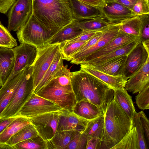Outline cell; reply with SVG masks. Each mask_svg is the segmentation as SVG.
<instances>
[{"label": "cell", "instance_id": "obj_53", "mask_svg": "<svg viewBox=\"0 0 149 149\" xmlns=\"http://www.w3.org/2000/svg\"><path fill=\"white\" fill-rule=\"evenodd\" d=\"M109 0H104L105 1H109Z\"/></svg>", "mask_w": 149, "mask_h": 149}, {"label": "cell", "instance_id": "obj_24", "mask_svg": "<svg viewBox=\"0 0 149 149\" xmlns=\"http://www.w3.org/2000/svg\"><path fill=\"white\" fill-rule=\"evenodd\" d=\"M73 130L57 131L53 137L46 141L47 149H66L68 144L78 133Z\"/></svg>", "mask_w": 149, "mask_h": 149}, {"label": "cell", "instance_id": "obj_20", "mask_svg": "<svg viewBox=\"0 0 149 149\" xmlns=\"http://www.w3.org/2000/svg\"><path fill=\"white\" fill-rule=\"evenodd\" d=\"M15 56L12 49L0 47V87L5 83L13 70Z\"/></svg>", "mask_w": 149, "mask_h": 149}, {"label": "cell", "instance_id": "obj_26", "mask_svg": "<svg viewBox=\"0 0 149 149\" xmlns=\"http://www.w3.org/2000/svg\"><path fill=\"white\" fill-rule=\"evenodd\" d=\"M140 40V37H139L134 40L106 55L96 59L81 64L88 65H97L120 56L127 55L139 42Z\"/></svg>", "mask_w": 149, "mask_h": 149}, {"label": "cell", "instance_id": "obj_8", "mask_svg": "<svg viewBox=\"0 0 149 149\" xmlns=\"http://www.w3.org/2000/svg\"><path fill=\"white\" fill-rule=\"evenodd\" d=\"M63 109L54 102L32 93L25 103L17 116L29 118Z\"/></svg>", "mask_w": 149, "mask_h": 149}, {"label": "cell", "instance_id": "obj_51", "mask_svg": "<svg viewBox=\"0 0 149 149\" xmlns=\"http://www.w3.org/2000/svg\"><path fill=\"white\" fill-rule=\"evenodd\" d=\"M0 47H5L12 49V47L8 43L0 38Z\"/></svg>", "mask_w": 149, "mask_h": 149}, {"label": "cell", "instance_id": "obj_27", "mask_svg": "<svg viewBox=\"0 0 149 149\" xmlns=\"http://www.w3.org/2000/svg\"><path fill=\"white\" fill-rule=\"evenodd\" d=\"M113 90L114 97L121 108L129 118L132 119L134 113L136 111L132 97L124 88Z\"/></svg>", "mask_w": 149, "mask_h": 149}, {"label": "cell", "instance_id": "obj_4", "mask_svg": "<svg viewBox=\"0 0 149 149\" xmlns=\"http://www.w3.org/2000/svg\"><path fill=\"white\" fill-rule=\"evenodd\" d=\"M71 72L63 65L49 81L36 93L64 110L72 111L77 103L71 82Z\"/></svg>", "mask_w": 149, "mask_h": 149}, {"label": "cell", "instance_id": "obj_50", "mask_svg": "<svg viewBox=\"0 0 149 149\" xmlns=\"http://www.w3.org/2000/svg\"><path fill=\"white\" fill-rule=\"evenodd\" d=\"M85 3L99 7H101L104 5V0H78Z\"/></svg>", "mask_w": 149, "mask_h": 149}, {"label": "cell", "instance_id": "obj_47", "mask_svg": "<svg viewBox=\"0 0 149 149\" xmlns=\"http://www.w3.org/2000/svg\"><path fill=\"white\" fill-rule=\"evenodd\" d=\"M100 139L95 137H87L86 149H100Z\"/></svg>", "mask_w": 149, "mask_h": 149}, {"label": "cell", "instance_id": "obj_33", "mask_svg": "<svg viewBox=\"0 0 149 149\" xmlns=\"http://www.w3.org/2000/svg\"><path fill=\"white\" fill-rule=\"evenodd\" d=\"M140 17L136 16L121 23L119 30L127 34L140 37Z\"/></svg>", "mask_w": 149, "mask_h": 149}, {"label": "cell", "instance_id": "obj_29", "mask_svg": "<svg viewBox=\"0 0 149 149\" xmlns=\"http://www.w3.org/2000/svg\"><path fill=\"white\" fill-rule=\"evenodd\" d=\"M74 22L76 25L82 31H102L111 24L102 17L82 21L74 20Z\"/></svg>", "mask_w": 149, "mask_h": 149}, {"label": "cell", "instance_id": "obj_52", "mask_svg": "<svg viewBox=\"0 0 149 149\" xmlns=\"http://www.w3.org/2000/svg\"><path fill=\"white\" fill-rule=\"evenodd\" d=\"M0 149H13L12 146H10L6 143H0Z\"/></svg>", "mask_w": 149, "mask_h": 149}, {"label": "cell", "instance_id": "obj_14", "mask_svg": "<svg viewBox=\"0 0 149 149\" xmlns=\"http://www.w3.org/2000/svg\"><path fill=\"white\" fill-rule=\"evenodd\" d=\"M101 10L102 17L110 24L122 23L136 16L129 9L111 0L105 1Z\"/></svg>", "mask_w": 149, "mask_h": 149}, {"label": "cell", "instance_id": "obj_42", "mask_svg": "<svg viewBox=\"0 0 149 149\" xmlns=\"http://www.w3.org/2000/svg\"><path fill=\"white\" fill-rule=\"evenodd\" d=\"M0 38L9 44L12 48L17 46L16 40L11 34L7 28L0 21Z\"/></svg>", "mask_w": 149, "mask_h": 149}, {"label": "cell", "instance_id": "obj_39", "mask_svg": "<svg viewBox=\"0 0 149 149\" xmlns=\"http://www.w3.org/2000/svg\"><path fill=\"white\" fill-rule=\"evenodd\" d=\"M87 137L83 133H79L72 139L66 149H86Z\"/></svg>", "mask_w": 149, "mask_h": 149}, {"label": "cell", "instance_id": "obj_5", "mask_svg": "<svg viewBox=\"0 0 149 149\" xmlns=\"http://www.w3.org/2000/svg\"><path fill=\"white\" fill-rule=\"evenodd\" d=\"M16 34L20 44L25 42L31 44L37 48L47 44L51 38L47 29L33 13L26 23L17 31Z\"/></svg>", "mask_w": 149, "mask_h": 149}, {"label": "cell", "instance_id": "obj_46", "mask_svg": "<svg viewBox=\"0 0 149 149\" xmlns=\"http://www.w3.org/2000/svg\"><path fill=\"white\" fill-rule=\"evenodd\" d=\"M16 0H0V13L6 14Z\"/></svg>", "mask_w": 149, "mask_h": 149}, {"label": "cell", "instance_id": "obj_35", "mask_svg": "<svg viewBox=\"0 0 149 149\" xmlns=\"http://www.w3.org/2000/svg\"><path fill=\"white\" fill-rule=\"evenodd\" d=\"M111 149H137L136 129L133 126L121 140Z\"/></svg>", "mask_w": 149, "mask_h": 149}, {"label": "cell", "instance_id": "obj_36", "mask_svg": "<svg viewBox=\"0 0 149 149\" xmlns=\"http://www.w3.org/2000/svg\"><path fill=\"white\" fill-rule=\"evenodd\" d=\"M132 120L133 127H135L137 139V149H148L144 131L139 116L135 111L133 114Z\"/></svg>", "mask_w": 149, "mask_h": 149}, {"label": "cell", "instance_id": "obj_32", "mask_svg": "<svg viewBox=\"0 0 149 149\" xmlns=\"http://www.w3.org/2000/svg\"><path fill=\"white\" fill-rule=\"evenodd\" d=\"M38 134L36 129L31 123L12 136L6 143L13 146Z\"/></svg>", "mask_w": 149, "mask_h": 149}, {"label": "cell", "instance_id": "obj_54", "mask_svg": "<svg viewBox=\"0 0 149 149\" xmlns=\"http://www.w3.org/2000/svg\"><path fill=\"white\" fill-rule=\"evenodd\" d=\"M1 87H0V88H1Z\"/></svg>", "mask_w": 149, "mask_h": 149}, {"label": "cell", "instance_id": "obj_15", "mask_svg": "<svg viewBox=\"0 0 149 149\" xmlns=\"http://www.w3.org/2000/svg\"><path fill=\"white\" fill-rule=\"evenodd\" d=\"M138 37L127 34L119 30L116 37L100 49L86 57L80 64L87 62L106 55L134 40Z\"/></svg>", "mask_w": 149, "mask_h": 149}, {"label": "cell", "instance_id": "obj_44", "mask_svg": "<svg viewBox=\"0 0 149 149\" xmlns=\"http://www.w3.org/2000/svg\"><path fill=\"white\" fill-rule=\"evenodd\" d=\"M97 31H83L79 35L61 44L87 41L93 36Z\"/></svg>", "mask_w": 149, "mask_h": 149}, {"label": "cell", "instance_id": "obj_1", "mask_svg": "<svg viewBox=\"0 0 149 149\" xmlns=\"http://www.w3.org/2000/svg\"><path fill=\"white\" fill-rule=\"evenodd\" d=\"M71 82L77 102L84 101L99 107L104 114L114 97L113 90L95 77L81 70L71 72Z\"/></svg>", "mask_w": 149, "mask_h": 149}, {"label": "cell", "instance_id": "obj_28", "mask_svg": "<svg viewBox=\"0 0 149 149\" xmlns=\"http://www.w3.org/2000/svg\"><path fill=\"white\" fill-rule=\"evenodd\" d=\"M31 123L28 118L18 117L0 134V143H6L12 136Z\"/></svg>", "mask_w": 149, "mask_h": 149}, {"label": "cell", "instance_id": "obj_37", "mask_svg": "<svg viewBox=\"0 0 149 149\" xmlns=\"http://www.w3.org/2000/svg\"><path fill=\"white\" fill-rule=\"evenodd\" d=\"M87 41L61 44L59 52L62 56L63 59L70 61L73 54Z\"/></svg>", "mask_w": 149, "mask_h": 149}, {"label": "cell", "instance_id": "obj_17", "mask_svg": "<svg viewBox=\"0 0 149 149\" xmlns=\"http://www.w3.org/2000/svg\"><path fill=\"white\" fill-rule=\"evenodd\" d=\"M26 68L8 79L0 89V116L13 97L23 81L26 74Z\"/></svg>", "mask_w": 149, "mask_h": 149}, {"label": "cell", "instance_id": "obj_25", "mask_svg": "<svg viewBox=\"0 0 149 149\" xmlns=\"http://www.w3.org/2000/svg\"><path fill=\"white\" fill-rule=\"evenodd\" d=\"M82 31L76 25L74 20L52 36L47 42V44H61L76 36Z\"/></svg>", "mask_w": 149, "mask_h": 149}, {"label": "cell", "instance_id": "obj_21", "mask_svg": "<svg viewBox=\"0 0 149 149\" xmlns=\"http://www.w3.org/2000/svg\"><path fill=\"white\" fill-rule=\"evenodd\" d=\"M80 65L81 70L101 80L113 90L124 88L127 80L123 76L111 75L96 70L88 65L83 64Z\"/></svg>", "mask_w": 149, "mask_h": 149}, {"label": "cell", "instance_id": "obj_41", "mask_svg": "<svg viewBox=\"0 0 149 149\" xmlns=\"http://www.w3.org/2000/svg\"><path fill=\"white\" fill-rule=\"evenodd\" d=\"M131 11L135 16L149 14V0H138Z\"/></svg>", "mask_w": 149, "mask_h": 149}, {"label": "cell", "instance_id": "obj_11", "mask_svg": "<svg viewBox=\"0 0 149 149\" xmlns=\"http://www.w3.org/2000/svg\"><path fill=\"white\" fill-rule=\"evenodd\" d=\"M149 58V49L139 42L127 55L122 75L127 80L136 72Z\"/></svg>", "mask_w": 149, "mask_h": 149}, {"label": "cell", "instance_id": "obj_12", "mask_svg": "<svg viewBox=\"0 0 149 149\" xmlns=\"http://www.w3.org/2000/svg\"><path fill=\"white\" fill-rule=\"evenodd\" d=\"M12 49L15 56V64L13 71L8 79L12 78L27 67L32 66L38 52L36 47L25 42L20 44L19 45Z\"/></svg>", "mask_w": 149, "mask_h": 149}, {"label": "cell", "instance_id": "obj_9", "mask_svg": "<svg viewBox=\"0 0 149 149\" xmlns=\"http://www.w3.org/2000/svg\"><path fill=\"white\" fill-rule=\"evenodd\" d=\"M33 13L32 0H16L8 11L7 28L17 31Z\"/></svg>", "mask_w": 149, "mask_h": 149}, {"label": "cell", "instance_id": "obj_48", "mask_svg": "<svg viewBox=\"0 0 149 149\" xmlns=\"http://www.w3.org/2000/svg\"><path fill=\"white\" fill-rule=\"evenodd\" d=\"M119 3L132 10L138 0H111Z\"/></svg>", "mask_w": 149, "mask_h": 149}, {"label": "cell", "instance_id": "obj_19", "mask_svg": "<svg viewBox=\"0 0 149 149\" xmlns=\"http://www.w3.org/2000/svg\"><path fill=\"white\" fill-rule=\"evenodd\" d=\"M149 84V58L141 68L127 79L124 88L134 94L141 91Z\"/></svg>", "mask_w": 149, "mask_h": 149}, {"label": "cell", "instance_id": "obj_2", "mask_svg": "<svg viewBox=\"0 0 149 149\" xmlns=\"http://www.w3.org/2000/svg\"><path fill=\"white\" fill-rule=\"evenodd\" d=\"M33 14L51 38L74 20L70 0H32Z\"/></svg>", "mask_w": 149, "mask_h": 149}, {"label": "cell", "instance_id": "obj_22", "mask_svg": "<svg viewBox=\"0 0 149 149\" xmlns=\"http://www.w3.org/2000/svg\"><path fill=\"white\" fill-rule=\"evenodd\" d=\"M127 56V55H123L100 64L88 66L109 75L122 76L123 69Z\"/></svg>", "mask_w": 149, "mask_h": 149}, {"label": "cell", "instance_id": "obj_49", "mask_svg": "<svg viewBox=\"0 0 149 149\" xmlns=\"http://www.w3.org/2000/svg\"><path fill=\"white\" fill-rule=\"evenodd\" d=\"M18 116H15L0 120V134Z\"/></svg>", "mask_w": 149, "mask_h": 149}, {"label": "cell", "instance_id": "obj_40", "mask_svg": "<svg viewBox=\"0 0 149 149\" xmlns=\"http://www.w3.org/2000/svg\"><path fill=\"white\" fill-rule=\"evenodd\" d=\"M139 17L141 20L140 39L142 41L149 40V14Z\"/></svg>", "mask_w": 149, "mask_h": 149}, {"label": "cell", "instance_id": "obj_30", "mask_svg": "<svg viewBox=\"0 0 149 149\" xmlns=\"http://www.w3.org/2000/svg\"><path fill=\"white\" fill-rule=\"evenodd\" d=\"M104 128V116L102 115L88 123L83 133L87 137L98 138L103 135Z\"/></svg>", "mask_w": 149, "mask_h": 149}, {"label": "cell", "instance_id": "obj_3", "mask_svg": "<svg viewBox=\"0 0 149 149\" xmlns=\"http://www.w3.org/2000/svg\"><path fill=\"white\" fill-rule=\"evenodd\" d=\"M104 116V131L100 149H111L131 130L133 121L114 97L107 104Z\"/></svg>", "mask_w": 149, "mask_h": 149}, {"label": "cell", "instance_id": "obj_7", "mask_svg": "<svg viewBox=\"0 0 149 149\" xmlns=\"http://www.w3.org/2000/svg\"><path fill=\"white\" fill-rule=\"evenodd\" d=\"M60 45V43L47 44L42 47L38 48L37 55L32 65L33 91L43 78L59 51Z\"/></svg>", "mask_w": 149, "mask_h": 149}, {"label": "cell", "instance_id": "obj_23", "mask_svg": "<svg viewBox=\"0 0 149 149\" xmlns=\"http://www.w3.org/2000/svg\"><path fill=\"white\" fill-rule=\"evenodd\" d=\"M72 111L79 116L88 120H92L104 114L99 107L84 101L77 102Z\"/></svg>", "mask_w": 149, "mask_h": 149}, {"label": "cell", "instance_id": "obj_43", "mask_svg": "<svg viewBox=\"0 0 149 149\" xmlns=\"http://www.w3.org/2000/svg\"><path fill=\"white\" fill-rule=\"evenodd\" d=\"M104 30L102 31L97 32L93 36L81 46L73 54L81 52L94 45L102 37L103 34Z\"/></svg>", "mask_w": 149, "mask_h": 149}, {"label": "cell", "instance_id": "obj_31", "mask_svg": "<svg viewBox=\"0 0 149 149\" xmlns=\"http://www.w3.org/2000/svg\"><path fill=\"white\" fill-rule=\"evenodd\" d=\"M63 60L59 50L49 67L45 73L39 84L33 90V93H36L50 81L54 75L63 65Z\"/></svg>", "mask_w": 149, "mask_h": 149}, {"label": "cell", "instance_id": "obj_6", "mask_svg": "<svg viewBox=\"0 0 149 149\" xmlns=\"http://www.w3.org/2000/svg\"><path fill=\"white\" fill-rule=\"evenodd\" d=\"M33 66L26 67L24 79L16 93L0 116V120L17 116L20 110L33 93Z\"/></svg>", "mask_w": 149, "mask_h": 149}, {"label": "cell", "instance_id": "obj_38", "mask_svg": "<svg viewBox=\"0 0 149 149\" xmlns=\"http://www.w3.org/2000/svg\"><path fill=\"white\" fill-rule=\"evenodd\" d=\"M136 103L143 110L149 109V84H148L135 96Z\"/></svg>", "mask_w": 149, "mask_h": 149}, {"label": "cell", "instance_id": "obj_16", "mask_svg": "<svg viewBox=\"0 0 149 149\" xmlns=\"http://www.w3.org/2000/svg\"><path fill=\"white\" fill-rule=\"evenodd\" d=\"M72 111L63 109L60 115L57 131L73 130L82 133L88 121Z\"/></svg>", "mask_w": 149, "mask_h": 149}, {"label": "cell", "instance_id": "obj_45", "mask_svg": "<svg viewBox=\"0 0 149 149\" xmlns=\"http://www.w3.org/2000/svg\"><path fill=\"white\" fill-rule=\"evenodd\" d=\"M139 116L143 129L145 137L148 143L149 141V121L148 119L143 111L138 113Z\"/></svg>", "mask_w": 149, "mask_h": 149}, {"label": "cell", "instance_id": "obj_34", "mask_svg": "<svg viewBox=\"0 0 149 149\" xmlns=\"http://www.w3.org/2000/svg\"><path fill=\"white\" fill-rule=\"evenodd\" d=\"M12 146L13 149H47L46 141L38 134Z\"/></svg>", "mask_w": 149, "mask_h": 149}, {"label": "cell", "instance_id": "obj_13", "mask_svg": "<svg viewBox=\"0 0 149 149\" xmlns=\"http://www.w3.org/2000/svg\"><path fill=\"white\" fill-rule=\"evenodd\" d=\"M120 23L111 24L104 30L102 36L96 43L81 52L73 54L71 57V63L80 64L86 57L100 49L114 39L118 34Z\"/></svg>", "mask_w": 149, "mask_h": 149}, {"label": "cell", "instance_id": "obj_10", "mask_svg": "<svg viewBox=\"0 0 149 149\" xmlns=\"http://www.w3.org/2000/svg\"><path fill=\"white\" fill-rule=\"evenodd\" d=\"M61 111L49 112L27 118L34 126L38 135L47 141L52 138L57 131Z\"/></svg>", "mask_w": 149, "mask_h": 149}, {"label": "cell", "instance_id": "obj_18", "mask_svg": "<svg viewBox=\"0 0 149 149\" xmlns=\"http://www.w3.org/2000/svg\"><path fill=\"white\" fill-rule=\"evenodd\" d=\"M74 20L79 21L102 17L101 7L91 5L78 0H70Z\"/></svg>", "mask_w": 149, "mask_h": 149}]
</instances>
